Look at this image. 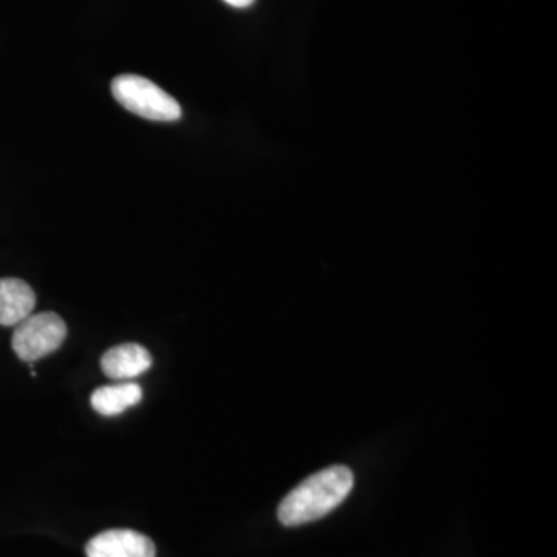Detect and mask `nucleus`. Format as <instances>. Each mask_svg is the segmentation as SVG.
Segmentation results:
<instances>
[{
  "mask_svg": "<svg viewBox=\"0 0 557 557\" xmlns=\"http://www.w3.org/2000/svg\"><path fill=\"white\" fill-rule=\"evenodd\" d=\"M354 472L347 467L322 469L289 491L277 509L282 525L314 522L338 508L354 487Z\"/></svg>",
  "mask_w": 557,
  "mask_h": 557,
  "instance_id": "1",
  "label": "nucleus"
},
{
  "mask_svg": "<svg viewBox=\"0 0 557 557\" xmlns=\"http://www.w3.org/2000/svg\"><path fill=\"white\" fill-rule=\"evenodd\" d=\"M113 98L124 109L150 121H177L182 116V108L175 98L160 89L156 83L143 76H116L112 81Z\"/></svg>",
  "mask_w": 557,
  "mask_h": 557,
  "instance_id": "2",
  "label": "nucleus"
},
{
  "mask_svg": "<svg viewBox=\"0 0 557 557\" xmlns=\"http://www.w3.org/2000/svg\"><path fill=\"white\" fill-rule=\"evenodd\" d=\"M67 336V325L61 317L51 311L30 314L14 329V354L25 362H35L49 357L62 346Z\"/></svg>",
  "mask_w": 557,
  "mask_h": 557,
  "instance_id": "3",
  "label": "nucleus"
},
{
  "mask_svg": "<svg viewBox=\"0 0 557 557\" xmlns=\"http://www.w3.org/2000/svg\"><path fill=\"white\" fill-rule=\"evenodd\" d=\"M87 557H156V545L134 530H109L90 539Z\"/></svg>",
  "mask_w": 557,
  "mask_h": 557,
  "instance_id": "4",
  "label": "nucleus"
},
{
  "mask_svg": "<svg viewBox=\"0 0 557 557\" xmlns=\"http://www.w3.org/2000/svg\"><path fill=\"white\" fill-rule=\"evenodd\" d=\"M152 368V357L139 344L109 348L101 358V369L112 380H132Z\"/></svg>",
  "mask_w": 557,
  "mask_h": 557,
  "instance_id": "5",
  "label": "nucleus"
},
{
  "mask_svg": "<svg viewBox=\"0 0 557 557\" xmlns=\"http://www.w3.org/2000/svg\"><path fill=\"white\" fill-rule=\"evenodd\" d=\"M36 295L21 278H0V325L16 327L35 310Z\"/></svg>",
  "mask_w": 557,
  "mask_h": 557,
  "instance_id": "6",
  "label": "nucleus"
},
{
  "mask_svg": "<svg viewBox=\"0 0 557 557\" xmlns=\"http://www.w3.org/2000/svg\"><path fill=\"white\" fill-rule=\"evenodd\" d=\"M143 398L141 387L137 383L115 384L97 388L91 394V408L104 417H115L124 410L138 405Z\"/></svg>",
  "mask_w": 557,
  "mask_h": 557,
  "instance_id": "7",
  "label": "nucleus"
},
{
  "mask_svg": "<svg viewBox=\"0 0 557 557\" xmlns=\"http://www.w3.org/2000/svg\"><path fill=\"white\" fill-rule=\"evenodd\" d=\"M223 2L228 3V5L234 7V9H247V7L255 3V0H223Z\"/></svg>",
  "mask_w": 557,
  "mask_h": 557,
  "instance_id": "8",
  "label": "nucleus"
}]
</instances>
